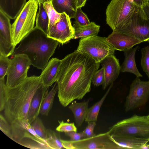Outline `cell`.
I'll list each match as a JSON object with an SVG mask.
<instances>
[{
	"label": "cell",
	"instance_id": "1",
	"mask_svg": "<svg viewBox=\"0 0 149 149\" xmlns=\"http://www.w3.org/2000/svg\"><path fill=\"white\" fill-rule=\"evenodd\" d=\"M100 65L86 54L77 50L61 60L56 82L58 97L63 107L82 99L90 91L93 77Z\"/></svg>",
	"mask_w": 149,
	"mask_h": 149
},
{
	"label": "cell",
	"instance_id": "2",
	"mask_svg": "<svg viewBox=\"0 0 149 149\" xmlns=\"http://www.w3.org/2000/svg\"><path fill=\"white\" fill-rule=\"evenodd\" d=\"M42 85L40 77H28L19 84L13 87L6 86L4 114L10 123L18 119L27 120L32 99Z\"/></svg>",
	"mask_w": 149,
	"mask_h": 149
},
{
	"label": "cell",
	"instance_id": "3",
	"mask_svg": "<svg viewBox=\"0 0 149 149\" xmlns=\"http://www.w3.org/2000/svg\"><path fill=\"white\" fill-rule=\"evenodd\" d=\"M59 43L35 27L21 41L11 56L25 54L30 60L31 65L42 70Z\"/></svg>",
	"mask_w": 149,
	"mask_h": 149
},
{
	"label": "cell",
	"instance_id": "4",
	"mask_svg": "<svg viewBox=\"0 0 149 149\" xmlns=\"http://www.w3.org/2000/svg\"><path fill=\"white\" fill-rule=\"evenodd\" d=\"M39 3L29 0L12 25L13 43L15 46L34 28Z\"/></svg>",
	"mask_w": 149,
	"mask_h": 149
},
{
	"label": "cell",
	"instance_id": "5",
	"mask_svg": "<svg viewBox=\"0 0 149 149\" xmlns=\"http://www.w3.org/2000/svg\"><path fill=\"white\" fill-rule=\"evenodd\" d=\"M10 125L15 142L30 149H50L46 140L38 135L27 120H17Z\"/></svg>",
	"mask_w": 149,
	"mask_h": 149
},
{
	"label": "cell",
	"instance_id": "6",
	"mask_svg": "<svg viewBox=\"0 0 149 149\" xmlns=\"http://www.w3.org/2000/svg\"><path fill=\"white\" fill-rule=\"evenodd\" d=\"M111 135L132 136L149 140V118L134 115L121 120L109 128Z\"/></svg>",
	"mask_w": 149,
	"mask_h": 149
},
{
	"label": "cell",
	"instance_id": "7",
	"mask_svg": "<svg viewBox=\"0 0 149 149\" xmlns=\"http://www.w3.org/2000/svg\"><path fill=\"white\" fill-rule=\"evenodd\" d=\"M132 0H111L106 10V22L117 31L138 10Z\"/></svg>",
	"mask_w": 149,
	"mask_h": 149
},
{
	"label": "cell",
	"instance_id": "8",
	"mask_svg": "<svg viewBox=\"0 0 149 149\" xmlns=\"http://www.w3.org/2000/svg\"><path fill=\"white\" fill-rule=\"evenodd\" d=\"M76 50L100 63L107 56L114 55L115 49L107 38L94 35L81 38Z\"/></svg>",
	"mask_w": 149,
	"mask_h": 149
},
{
	"label": "cell",
	"instance_id": "9",
	"mask_svg": "<svg viewBox=\"0 0 149 149\" xmlns=\"http://www.w3.org/2000/svg\"><path fill=\"white\" fill-rule=\"evenodd\" d=\"M67 149H123L113 140L109 131L93 136L72 141L61 140Z\"/></svg>",
	"mask_w": 149,
	"mask_h": 149
},
{
	"label": "cell",
	"instance_id": "10",
	"mask_svg": "<svg viewBox=\"0 0 149 149\" xmlns=\"http://www.w3.org/2000/svg\"><path fill=\"white\" fill-rule=\"evenodd\" d=\"M137 38L142 42L149 39V19L141 7L117 31Z\"/></svg>",
	"mask_w": 149,
	"mask_h": 149
},
{
	"label": "cell",
	"instance_id": "11",
	"mask_svg": "<svg viewBox=\"0 0 149 149\" xmlns=\"http://www.w3.org/2000/svg\"><path fill=\"white\" fill-rule=\"evenodd\" d=\"M10 60L6 74V85L8 87H15L28 77L27 72L31 63L27 56L21 54H16Z\"/></svg>",
	"mask_w": 149,
	"mask_h": 149
},
{
	"label": "cell",
	"instance_id": "12",
	"mask_svg": "<svg viewBox=\"0 0 149 149\" xmlns=\"http://www.w3.org/2000/svg\"><path fill=\"white\" fill-rule=\"evenodd\" d=\"M149 99V80L143 81L136 77L130 86L125 103L127 112L145 105Z\"/></svg>",
	"mask_w": 149,
	"mask_h": 149
},
{
	"label": "cell",
	"instance_id": "13",
	"mask_svg": "<svg viewBox=\"0 0 149 149\" xmlns=\"http://www.w3.org/2000/svg\"><path fill=\"white\" fill-rule=\"evenodd\" d=\"M70 19L65 13H62L59 21L49 28L47 36L62 45L74 39V30Z\"/></svg>",
	"mask_w": 149,
	"mask_h": 149
},
{
	"label": "cell",
	"instance_id": "14",
	"mask_svg": "<svg viewBox=\"0 0 149 149\" xmlns=\"http://www.w3.org/2000/svg\"><path fill=\"white\" fill-rule=\"evenodd\" d=\"M15 49L10 18L0 10V55L8 57L12 55Z\"/></svg>",
	"mask_w": 149,
	"mask_h": 149
},
{
	"label": "cell",
	"instance_id": "15",
	"mask_svg": "<svg viewBox=\"0 0 149 149\" xmlns=\"http://www.w3.org/2000/svg\"><path fill=\"white\" fill-rule=\"evenodd\" d=\"M103 68L105 80L102 85L104 90L110 85L118 77L120 71L119 61L114 55H109L100 63Z\"/></svg>",
	"mask_w": 149,
	"mask_h": 149
},
{
	"label": "cell",
	"instance_id": "16",
	"mask_svg": "<svg viewBox=\"0 0 149 149\" xmlns=\"http://www.w3.org/2000/svg\"><path fill=\"white\" fill-rule=\"evenodd\" d=\"M107 39L115 50L120 51H124L142 42L133 37L115 31H113Z\"/></svg>",
	"mask_w": 149,
	"mask_h": 149
},
{
	"label": "cell",
	"instance_id": "17",
	"mask_svg": "<svg viewBox=\"0 0 149 149\" xmlns=\"http://www.w3.org/2000/svg\"><path fill=\"white\" fill-rule=\"evenodd\" d=\"M61 60L53 58L49 61L39 76L43 85L49 88L57 81Z\"/></svg>",
	"mask_w": 149,
	"mask_h": 149
},
{
	"label": "cell",
	"instance_id": "18",
	"mask_svg": "<svg viewBox=\"0 0 149 149\" xmlns=\"http://www.w3.org/2000/svg\"><path fill=\"white\" fill-rule=\"evenodd\" d=\"M48 88L43 85L36 92L31 100L27 120L31 124L38 117L43 100L49 92Z\"/></svg>",
	"mask_w": 149,
	"mask_h": 149
},
{
	"label": "cell",
	"instance_id": "19",
	"mask_svg": "<svg viewBox=\"0 0 149 149\" xmlns=\"http://www.w3.org/2000/svg\"><path fill=\"white\" fill-rule=\"evenodd\" d=\"M26 0H0V10L10 18L15 19L26 3Z\"/></svg>",
	"mask_w": 149,
	"mask_h": 149
},
{
	"label": "cell",
	"instance_id": "20",
	"mask_svg": "<svg viewBox=\"0 0 149 149\" xmlns=\"http://www.w3.org/2000/svg\"><path fill=\"white\" fill-rule=\"evenodd\" d=\"M137 46L127 49L123 51L124 60L120 66V71L122 72H129L134 74L136 77H142V75L138 70L136 64L135 56L136 52L138 48Z\"/></svg>",
	"mask_w": 149,
	"mask_h": 149
},
{
	"label": "cell",
	"instance_id": "21",
	"mask_svg": "<svg viewBox=\"0 0 149 149\" xmlns=\"http://www.w3.org/2000/svg\"><path fill=\"white\" fill-rule=\"evenodd\" d=\"M113 141L123 149H141L149 140L132 136H112Z\"/></svg>",
	"mask_w": 149,
	"mask_h": 149
},
{
	"label": "cell",
	"instance_id": "22",
	"mask_svg": "<svg viewBox=\"0 0 149 149\" xmlns=\"http://www.w3.org/2000/svg\"><path fill=\"white\" fill-rule=\"evenodd\" d=\"M89 100L82 102L73 101L68 108L73 113L76 125L80 127L83 123L86 116Z\"/></svg>",
	"mask_w": 149,
	"mask_h": 149
},
{
	"label": "cell",
	"instance_id": "23",
	"mask_svg": "<svg viewBox=\"0 0 149 149\" xmlns=\"http://www.w3.org/2000/svg\"><path fill=\"white\" fill-rule=\"evenodd\" d=\"M73 27L74 32V39H76L97 36L100 31V26L94 22H91L84 26L80 25L74 22Z\"/></svg>",
	"mask_w": 149,
	"mask_h": 149
},
{
	"label": "cell",
	"instance_id": "24",
	"mask_svg": "<svg viewBox=\"0 0 149 149\" xmlns=\"http://www.w3.org/2000/svg\"><path fill=\"white\" fill-rule=\"evenodd\" d=\"M52 3L58 13H65L71 19L74 18L77 8L75 0H52Z\"/></svg>",
	"mask_w": 149,
	"mask_h": 149
},
{
	"label": "cell",
	"instance_id": "25",
	"mask_svg": "<svg viewBox=\"0 0 149 149\" xmlns=\"http://www.w3.org/2000/svg\"><path fill=\"white\" fill-rule=\"evenodd\" d=\"M57 91L58 86L56 82L44 97L41 104L40 114L48 116L52 108L54 97Z\"/></svg>",
	"mask_w": 149,
	"mask_h": 149
},
{
	"label": "cell",
	"instance_id": "26",
	"mask_svg": "<svg viewBox=\"0 0 149 149\" xmlns=\"http://www.w3.org/2000/svg\"><path fill=\"white\" fill-rule=\"evenodd\" d=\"M113 86V83H112L110 85L108 89L101 99L88 108L85 120L86 122H88L97 121L100 108Z\"/></svg>",
	"mask_w": 149,
	"mask_h": 149
},
{
	"label": "cell",
	"instance_id": "27",
	"mask_svg": "<svg viewBox=\"0 0 149 149\" xmlns=\"http://www.w3.org/2000/svg\"><path fill=\"white\" fill-rule=\"evenodd\" d=\"M39 9L36 16L35 27L43 31L47 35L49 24V19L47 13L43 4L40 3Z\"/></svg>",
	"mask_w": 149,
	"mask_h": 149
},
{
	"label": "cell",
	"instance_id": "28",
	"mask_svg": "<svg viewBox=\"0 0 149 149\" xmlns=\"http://www.w3.org/2000/svg\"><path fill=\"white\" fill-rule=\"evenodd\" d=\"M43 4L49 18V28L59 21L61 13H58L54 9L52 4V0L45 2Z\"/></svg>",
	"mask_w": 149,
	"mask_h": 149
},
{
	"label": "cell",
	"instance_id": "29",
	"mask_svg": "<svg viewBox=\"0 0 149 149\" xmlns=\"http://www.w3.org/2000/svg\"><path fill=\"white\" fill-rule=\"evenodd\" d=\"M47 136L45 140L50 149L64 148L59 134L49 129L47 130Z\"/></svg>",
	"mask_w": 149,
	"mask_h": 149
},
{
	"label": "cell",
	"instance_id": "30",
	"mask_svg": "<svg viewBox=\"0 0 149 149\" xmlns=\"http://www.w3.org/2000/svg\"><path fill=\"white\" fill-rule=\"evenodd\" d=\"M36 133L41 138L46 140L47 138V130L45 127L41 120L37 117L31 125Z\"/></svg>",
	"mask_w": 149,
	"mask_h": 149
},
{
	"label": "cell",
	"instance_id": "31",
	"mask_svg": "<svg viewBox=\"0 0 149 149\" xmlns=\"http://www.w3.org/2000/svg\"><path fill=\"white\" fill-rule=\"evenodd\" d=\"M141 64L143 71L149 79V47H146L141 49Z\"/></svg>",
	"mask_w": 149,
	"mask_h": 149
},
{
	"label": "cell",
	"instance_id": "32",
	"mask_svg": "<svg viewBox=\"0 0 149 149\" xmlns=\"http://www.w3.org/2000/svg\"><path fill=\"white\" fill-rule=\"evenodd\" d=\"M74 18L75 19L74 22L80 25L84 26L90 23L88 16L81 8H77Z\"/></svg>",
	"mask_w": 149,
	"mask_h": 149
},
{
	"label": "cell",
	"instance_id": "33",
	"mask_svg": "<svg viewBox=\"0 0 149 149\" xmlns=\"http://www.w3.org/2000/svg\"><path fill=\"white\" fill-rule=\"evenodd\" d=\"M10 60L8 57L0 55V79L4 78L6 75Z\"/></svg>",
	"mask_w": 149,
	"mask_h": 149
},
{
	"label": "cell",
	"instance_id": "34",
	"mask_svg": "<svg viewBox=\"0 0 149 149\" xmlns=\"http://www.w3.org/2000/svg\"><path fill=\"white\" fill-rule=\"evenodd\" d=\"M0 129L5 134L12 140L10 125H9L6 119L1 114L0 115Z\"/></svg>",
	"mask_w": 149,
	"mask_h": 149
},
{
	"label": "cell",
	"instance_id": "35",
	"mask_svg": "<svg viewBox=\"0 0 149 149\" xmlns=\"http://www.w3.org/2000/svg\"><path fill=\"white\" fill-rule=\"evenodd\" d=\"M58 122L59 125L56 128L57 131L64 132L71 131L77 132V128L73 123L65 122L63 121H59Z\"/></svg>",
	"mask_w": 149,
	"mask_h": 149
},
{
	"label": "cell",
	"instance_id": "36",
	"mask_svg": "<svg viewBox=\"0 0 149 149\" xmlns=\"http://www.w3.org/2000/svg\"><path fill=\"white\" fill-rule=\"evenodd\" d=\"M104 80V71L102 67L95 73L92 79V83L94 86H98L103 84Z\"/></svg>",
	"mask_w": 149,
	"mask_h": 149
},
{
	"label": "cell",
	"instance_id": "37",
	"mask_svg": "<svg viewBox=\"0 0 149 149\" xmlns=\"http://www.w3.org/2000/svg\"><path fill=\"white\" fill-rule=\"evenodd\" d=\"M6 83L4 78L0 79V111L4 110L6 101Z\"/></svg>",
	"mask_w": 149,
	"mask_h": 149
},
{
	"label": "cell",
	"instance_id": "38",
	"mask_svg": "<svg viewBox=\"0 0 149 149\" xmlns=\"http://www.w3.org/2000/svg\"><path fill=\"white\" fill-rule=\"evenodd\" d=\"M87 123V126L83 131L86 138L90 137L95 135L94 133V130L96 125V121H91Z\"/></svg>",
	"mask_w": 149,
	"mask_h": 149
},
{
	"label": "cell",
	"instance_id": "39",
	"mask_svg": "<svg viewBox=\"0 0 149 149\" xmlns=\"http://www.w3.org/2000/svg\"><path fill=\"white\" fill-rule=\"evenodd\" d=\"M65 134L69 136L71 141H74L80 140L86 138V136L83 131L77 133V132L71 131L65 132Z\"/></svg>",
	"mask_w": 149,
	"mask_h": 149
},
{
	"label": "cell",
	"instance_id": "40",
	"mask_svg": "<svg viewBox=\"0 0 149 149\" xmlns=\"http://www.w3.org/2000/svg\"><path fill=\"white\" fill-rule=\"evenodd\" d=\"M141 8L145 15L149 19V3L144 4Z\"/></svg>",
	"mask_w": 149,
	"mask_h": 149
},
{
	"label": "cell",
	"instance_id": "41",
	"mask_svg": "<svg viewBox=\"0 0 149 149\" xmlns=\"http://www.w3.org/2000/svg\"><path fill=\"white\" fill-rule=\"evenodd\" d=\"M87 0H75L77 8H81L84 6Z\"/></svg>",
	"mask_w": 149,
	"mask_h": 149
},
{
	"label": "cell",
	"instance_id": "42",
	"mask_svg": "<svg viewBox=\"0 0 149 149\" xmlns=\"http://www.w3.org/2000/svg\"><path fill=\"white\" fill-rule=\"evenodd\" d=\"M138 6L142 7L145 4L144 0H132Z\"/></svg>",
	"mask_w": 149,
	"mask_h": 149
},
{
	"label": "cell",
	"instance_id": "43",
	"mask_svg": "<svg viewBox=\"0 0 149 149\" xmlns=\"http://www.w3.org/2000/svg\"><path fill=\"white\" fill-rule=\"evenodd\" d=\"M38 2L39 4L40 3L43 4L45 2L52 0H36Z\"/></svg>",
	"mask_w": 149,
	"mask_h": 149
},
{
	"label": "cell",
	"instance_id": "44",
	"mask_svg": "<svg viewBox=\"0 0 149 149\" xmlns=\"http://www.w3.org/2000/svg\"><path fill=\"white\" fill-rule=\"evenodd\" d=\"M144 1L145 4L149 3V0H144Z\"/></svg>",
	"mask_w": 149,
	"mask_h": 149
},
{
	"label": "cell",
	"instance_id": "45",
	"mask_svg": "<svg viewBox=\"0 0 149 149\" xmlns=\"http://www.w3.org/2000/svg\"><path fill=\"white\" fill-rule=\"evenodd\" d=\"M147 116L149 118V114Z\"/></svg>",
	"mask_w": 149,
	"mask_h": 149
},
{
	"label": "cell",
	"instance_id": "46",
	"mask_svg": "<svg viewBox=\"0 0 149 149\" xmlns=\"http://www.w3.org/2000/svg\"><path fill=\"white\" fill-rule=\"evenodd\" d=\"M147 42L149 43V39L147 41Z\"/></svg>",
	"mask_w": 149,
	"mask_h": 149
},
{
	"label": "cell",
	"instance_id": "47",
	"mask_svg": "<svg viewBox=\"0 0 149 149\" xmlns=\"http://www.w3.org/2000/svg\"></svg>",
	"mask_w": 149,
	"mask_h": 149
}]
</instances>
